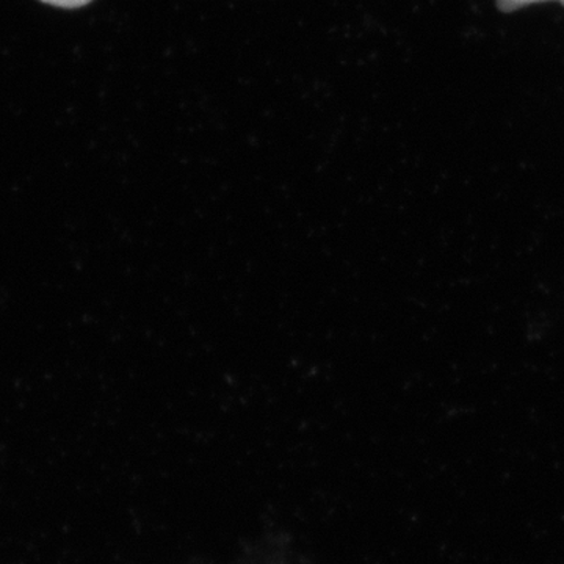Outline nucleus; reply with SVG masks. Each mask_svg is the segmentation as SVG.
<instances>
[{"instance_id": "1", "label": "nucleus", "mask_w": 564, "mask_h": 564, "mask_svg": "<svg viewBox=\"0 0 564 564\" xmlns=\"http://www.w3.org/2000/svg\"><path fill=\"white\" fill-rule=\"evenodd\" d=\"M534 2H543V0H497V7L508 13V11L519 10ZM558 2L564 6V0H558Z\"/></svg>"}, {"instance_id": "2", "label": "nucleus", "mask_w": 564, "mask_h": 564, "mask_svg": "<svg viewBox=\"0 0 564 564\" xmlns=\"http://www.w3.org/2000/svg\"><path fill=\"white\" fill-rule=\"evenodd\" d=\"M41 2L50 3V6L62 7V9H79L87 6L91 0H41Z\"/></svg>"}]
</instances>
